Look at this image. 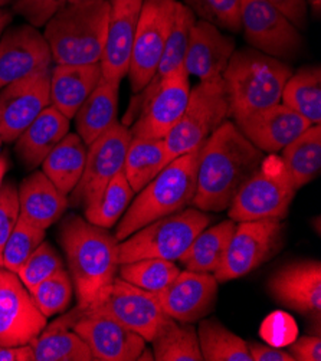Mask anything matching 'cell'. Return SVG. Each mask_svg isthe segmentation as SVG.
<instances>
[{
	"mask_svg": "<svg viewBox=\"0 0 321 361\" xmlns=\"http://www.w3.org/2000/svg\"><path fill=\"white\" fill-rule=\"evenodd\" d=\"M265 159L232 121H225L199 150L193 206L202 212H224L241 186Z\"/></svg>",
	"mask_w": 321,
	"mask_h": 361,
	"instance_id": "obj_1",
	"label": "cell"
},
{
	"mask_svg": "<svg viewBox=\"0 0 321 361\" xmlns=\"http://www.w3.org/2000/svg\"><path fill=\"white\" fill-rule=\"evenodd\" d=\"M58 240L77 293V307L85 308L114 281L120 267V242L109 229L95 226L74 213L61 221Z\"/></svg>",
	"mask_w": 321,
	"mask_h": 361,
	"instance_id": "obj_2",
	"label": "cell"
},
{
	"mask_svg": "<svg viewBox=\"0 0 321 361\" xmlns=\"http://www.w3.org/2000/svg\"><path fill=\"white\" fill-rule=\"evenodd\" d=\"M110 0L66 4L45 25L44 36L55 65H85L101 61L109 27Z\"/></svg>",
	"mask_w": 321,
	"mask_h": 361,
	"instance_id": "obj_3",
	"label": "cell"
},
{
	"mask_svg": "<svg viewBox=\"0 0 321 361\" xmlns=\"http://www.w3.org/2000/svg\"><path fill=\"white\" fill-rule=\"evenodd\" d=\"M293 75L282 61L254 48L235 51L222 80L235 121L281 102L282 91Z\"/></svg>",
	"mask_w": 321,
	"mask_h": 361,
	"instance_id": "obj_4",
	"label": "cell"
},
{
	"mask_svg": "<svg viewBox=\"0 0 321 361\" xmlns=\"http://www.w3.org/2000/svg\"><path fill=\"white\" fill-rule=\"evenodd\" d=\"M200 147L171 160L146 188L138 192L117 225L114 236L119 242L146 225L193 203Z\"/></svg>",
	"mask_w": 321,
	"mask_h": 361,
	"instance_id": "obj_5",
	"label": "cell"
},
{
	"mask_svg": "<svg viewBox=\"0 0 321 361\" xmlns=\"http://www.w3.org/2000/svg\"><path fill=\"white\" fill-rule=\"evenodd\" d=\"M212 218L199 209H183L138 229L119 243L120 264L138 259H179Z\"/></svg>",
	"mask_w": 321,
	"mask_h": 361,
	"instance_id": "obj_6",
	"label": "cell"
},
{
	"mask_svg": "<svg viewBox=\"0 0 321 361\" xmlns=\"http://www.w3.org/2000/svg\"><path fill=\"white\" fill-rule=\"evenodd\" d=\"M296 186L281 157H265L229 204V219L239 222L287 218L296 196Z\"/></svg>",
	"mask_w": 321,
	"mask_h": 361,
	"instance_id": "obj_7",
	"label": "cell"
},
{
	"mask_svg": "<svg viewBox=\"0 0 321 361\" xmlns=\"http://www.w3.org/2000/svg\"><path fill=\"white\" fill-rule=\"evenodd\" d=\"M229 117L224 80L200 82L190 91L185 111L164 138L166 164L198 150Z\"/></svg>",
	"mask_w": 321,
	"mask_h": 361,
	"instance_id": "obj_8",
	"label": "cell"
},
{
	"mask_svg": "<svg viewBox=\"0 0 321 361\" xmlns=\"http://www.w3.org/2000/svg\"><path fill=\"white\" fill-rule=\"evenodd\" d=\"M138 94L135 121L128 128L131 137L164 140L186 108L190 95L188 72L181 66L160 80H152Z\"/></svg>",
	"mask_w": 321,
	"mask_h": 361,
	"instance_id": "obj_9",
	"label": "cell"
},
{
	"mask_svg": "<svg viewBox=\"0 0 321 361\" xmlns=\"http://www.w3.org/2000/svg\"><path fill=\"white\" fill-rule=\"evenodd\" d=\"M78 314L105 315L131 331L152 341L169 315L162 310L153 293L141 290L120 276L104 288L91 305L73 308Z\"/></svg>",
	"mask_w": 321,
	"mask_h": 361,
	"instance_id": "obj_10",
	"label": "cell"
},
{
	"mask_svg": "<svg viewBox=\"0 0 321 361\" xmlns=\"http://www.w3.org/2000/svg\"><path fill=\"white\" fill-rule=\"evenodd\" d=\"M176 0H145L137 25L128 78L134 94L155 78L174 19Z\"/></svg>",
	"mask_w": 321,
	"mask_h": 361,
	"instance_id": "obj_11",
	"label": "cell"
},
{
	"mask_svg": "<svg viewBox=\"0 0 321 361\" xmlns=\"http://www.w3.org/2000/svg\"><path fill=\"white\" fill-rule=\"evenodd\" d=\"M131 138L128 127L116 121L90 144L83 176L74 190L68 195L71 206L87 209L98 200L111 178L123 171Z\"/></svg>",
	"mask_w": 321,
	"mask_h": 361,
	"instance_id": "obj_12",
	"label": "cell"
},
{
	"mask_svg": "<svg viewBox=\"0 0 321 361\" xmlns=\"http://www.w3.org/2000/svg\"><path fill=\"white\" fill-rule=\"evenodd\" d=\"M73 329L88 345L92 360L134 361L146 348V340L120 322L98 314H78L74 310L54 321Z\"/></svg>",
	"mask_w": 321,
	"mask_h": 361,
	"instance_id": "obj_13",
	"label": "cell"
},
{
	"mask_svg": "<svg viewBox=\"0 0 321 361\" xmlns=\"http://www.w3.org/2000/svg\"><path fill=\"white\" fill-rule=\"evenodd\" d=\"M239 18L246 42L265 55L291 58L303 48L298 27L267 0H241Z\"/></svg>",
	"mask_w": 321,
	"mask_h": 361,
	"instance_id": "obj_14",
	"label": "cell"
},
{
	"mask_svg": "<svg viewBox=\"0 0 321 361\" xmlns=\"http://www.w3.org/2000/svg\"><path fill=\"white\" fill-rule=\"evenodd\" d=\"M282 226L275 219L236 224L224 262L213 276L218 282H228L257 269L278 250Z\"/></svg>",
	"mask_w": 321,
	"mask_h": 361,
	"instance_id": "obj_15",
	"label": "cell"
},
{
	"mask_svg": "<svg viewBox=\"0 0 321 361\" xmlns=\"http://www.w3.org/2000/svg\"><path fill=\"white\" fill-rule=\"evenodd\" d=\"M51 69L47 68L0 90V140L15 142L51 105Z\"/></svg>",
	"mask_w": 321,
	"mask_h": 361,
	"instance_id": "obj_16",
	"label": "cell"
},
{
	"mask_svg": "<svg viewBox=\"0 0 321 361\" xmlns=\"http://www.w3.org/2000/svg\"><path fill=\"white\" fill-rule=\"evenodd\" d=\"M45 327L47 317L18 274L0 267V345L29 344Z\"/></svg>",
	"mask_w": 321,
	"mask_h": 361,
	"instance_id": "obj_17",
	"label": "cell"
},
{
	"mask_svg": "<svg viewBox=\"0 0 321 361\" xmlns=\"http://www.w3.org/2000/svg\"><path fill=\"white\" fill-rule=\"evenodd\" d=\"M51 65L49 45L38 27L20 25L4 30L0 36V90Z\"/></svg>",
	"mask_w": 321,
	"mask_h": 361,
	"instance_id": "obj_18",
	"label": "cell"
},
{
	"mask_svg": "<svg viewBox=\"0 0 321 361\" xmlns=\"http://www.w3.org/2000/svg\"><path fill=\"white\" fill-rule=\"evenodd\" d=\"M153 294L170 318L181 322H196L215 305L218 281L212 274L186 269L181 271L163 291Z\"/></svg>",
	"mask_w": 321,
	"mask_h": 361,
	"instance_id": "obj_19",
	"label": "cell"
},
{
	"mask_svg": "<svg viewBox=\"0 0 321 361\" xmlns=\"http://www.w3.org/2000/svg\"><path fill=\"white\" fill-rule=\"evenodd\" d=\"M143 2L145 0H110L109 27L99 61L104 80L121 82L127 77Z\"/></svg>",
	"mask_w": 321,
	"mask_h": 361,
	"instance_id": "obj_20",
	"label": "cell"
},
{
	"mask_svg": "<svg viewBox=\"0 0 321 361\" xmlns=\"http://www.w3.org/2000/svg\"><path fill=\"white\" fill-rule=\"evenodd\" d=\"M241 133L262 153L275 154L313 124L282 102L235 121Z\"/></svg>",
	"mask_w": 321,
	"mask_h": 361,
	"instance_id": "obj_21",
	"label": "cell"
},
{
	"mask_svg": "<svg viewBox=\"0 0 321 361\" xmlns=\"http://www.w3.org/2000/svg\"><path fill=\"white\" fill-rule=\"evenodd\" d=\"M235 41L231 36L207 20L196 19L188 44L183 68L188 75L200 82L221 80L235 52Z\"/></svg>",
	"mask_w": 321,
	"mask_h": 361,
	"instance_id": "obj_22",
	"label": "cell"
},
{
	"mask_svg": "<svg viewBox=\"0 0 321 361\" xmlns=\"http://www.w3.org/2000/svg\"><path fill=\"white\" fill-rule=\"evenodd\" d=\"M268 291L277 302L301 314L321 312V265L318 261H303L287 265L274 274Z\"/></svg>",
	"mask_w": 321,
	"mask_h": 361,
	"instance_id": "obj_23",
	"label": "cell"
},
{
	"mask_svg": "<svg viewBox=\"0 0 321 361\" xmlns=\"http://www.w3.org/2000/svg\"><path fill=\"white\" fill-rule=\"evenodd\" d=\"M18 192L19 218L45 231L62 218L69 206L68 196L59 192L44 171H33L28 176Z\"/></svg>",
	"mask_w": 321,
	"mask_h": 361,
	"instance_id": "obj_24",
	"label": "cell"
},
{
	"mask_svg": "<svg viewBox=\"0 0 321 361\" xmlns=\"http://www.w3.org/2000/svg\"><path fill=\"white\" fill-rule=\"evenodd\" d=\"M102 78L101 65H55L51 69V105L73 120Z\"/></svg>",
	"mask_w": 321,
	"mask_h": 361,
	"instance_id": "obj_25",
	"label": "cell"
},
{
	"mask_svg": "<svg viewBox=\"0 0 321 361\" xmlns=\"http://www.w3.org/2000/svg\"><path fill=\"white\" fill-rule=\"evenodd\" d=\"M68 133L69 118L49 105L16 138L15 153L25 169L35 170Z\"/></svg>",
	"mask_w": 321,
	"mask_h": 361,
	"instance_id": "obj_26",
	"label": "cell"
},
{
	"mask_svg": "<svg viewBox=\"0 0 321 361\" xmlns=\"http://www.w3.org/2000/svg\"><path fill=\"white\" fill-rule=\"evenodd\" d=\"M119 90L120 81L101 78L74 116L77 134L87 146L117 121Z\"/></svg>",
	"mask_w": 321,
	"mask_h": 361,
	"instance_id": "obj_27",
	"label": "cell"
},
{
	"mask_svg": "<svg viewBox=\"0 0 321 361\" xmlns=\"http://www.w3.org/2000/svg\"><path fill=\"white\" fill-rule=\"evenodd\" d=\"M87 150L88 146L77 133H68L41 164L44 174L66 196L80 182Z\"/></svg>",
	"mask_w": 321,
	"mask_h": 361,
	"instance_id": "obj_28",
	"label": "cell"
},
{
	"mask_svg": "<svg viewBox=\"0 0 321 361\" xmlns=\"http://www.w3.org/2000/svg\"><path fill=\"white\" fill-rule=\"evenodd\" d=\"M235 229L236 222L232 219L203 229L179 261L189 271L215 274L224 262Z\"/></svg>",
	"mask_w": 321,
	"mask_h": 361,
	"instance_id": "obj_29",
	"label": "cell"
},
{
	"mask_svg": "<svg viewBox=\"0 0 321 361\" xmlns=\"http://www.w3.org/2000/svg\"><path fill=\"white\" fill-rule=\"evenodd\" d=\"M281 161L287 169L296 189L318 177L321 170V127L313 124L282 150Z\"/></svg>",
	"mask_w": 321,
	"mask_h": 361,
	"instance_id": "obj_30",
	"label": "cell"
},
{
	"mask_svg": "<svg viewBox=\"0 0 321 361\" xmlns=\"http://www.w3.org/2000/svg\"><path fill=\"white\" fill-rule=\"evenodd\" d=\"M166 166L164 140L131 138L123 173L134 193L146 188Z\"/></svg>",
	"mask_w": 321,
	"mask_h": 361,
	"instance_id": "obj_31",
	"label": "cell"
},
{
	"mask_svg": "<svg viewBox=\"0 0 321 361\" xmlns=\"http://www.w3.org/2000/svg\"><path fill=\"white\" fill-rule=\"evenodd\" d=\"M157 361H202L198 331L192 322L167 318L150 341Z\"/></svg>",
	"mask_w": 321,
	"mask_h": 361,
	"instance_id": "obj_32",
	"label": "cell"
},
{
	"mask_svg": "<svg viewBox=\"0 0 321 361\" xmlns=\"http://www.w3.org/2000/svg\"><path fill=\"white\" fill-rule=\"evenodd\" d=\"M35 361H91L92 354L85 341L73 330L49 324L30 341Z\"/></svg>",
	"mask_w": 321,
	"mask_h": 361,
	"instance_id": "obj_33",
	"label": "cell"
},
{
	"mask_svg": "<svg viewBox=\"0 0 321 361\" xmlns=\"http://www.w3.org/2000/svg\"><path fill=\"white\" fill-rule=\"evenodd\" d=\"M281 101L311 124L321 121V71L304 68L291 75L284 87Z\"/></svg>",
	"mask_w": 321,
	"mask_h": 361,
	"instance_id": "obj_34",
	"label": "cell"
},
{
	"mask_svg": "<svg viewBox=\"0 0 321 361\" xmlns=\"http://www.w3.org/2000/svg\"><path fill=\"white\" fill-rule=\"evenodd\" d=\"M198 338L206 361H253L248 344L217 319H203L199 324Z\"/></svg>",
	"mask_w": 321,
	"mask_h": 361,
	"instance_id": "obj_35",
	"label": "cell"
},
{
	"mask_svg": "<svg viewBox=\"0 0 321 361\" xmlns=\"http://www.w3.org/2000/svg\"><path fill=\"white\" fill-rule=\"evenodd\" d=\"M134 195L135 193L124 173H117L111 178V182L107 185L98 200L90 207L84 209L85 219L90 224L104 229L116 226L117 221L121 219V216L130 206Z\"/></svg>",
	"mask_w": 321,
	"mask_h": 361,
	"instance_id": "obj_36",
	"label": "cell"
},
{
	"mask_svg": "<svg viewBox=\"0 0 321 361\" xmlns=\"http://www.w3.org/2000/svg\"><path fill=\"white\" fill-rule=\"evenodd\" d=\"M196 22V15L181 2H176L174 19L167 36L164 51L153 80H160L176 69L183 66L188 44L190 38V30Z\"/></svg>",
	"mask_w": 321,
	"mask_h": 361,
	"instance_id": "obj_37",
	"label": "cell"
},
{
	"mask_svg": "<svg viewBox=\"0 0 321 361\" xmlns=\"http://www.w3.org/2000/svg\"><path fill=\"white\" fill-rule=\"evenodd\" d=\"M181 274L173 261L160 258L138 259L120 264L119 276L126 282L149 293H159L167 288Z\"/></svg>",
	"mask_w": 321,
	"mask_h": 361,
	"instance_id": "obj_38",
	"label": "cell"
},
{
	"mask_svg": "<svg viewBox=\"0 0 321 361\" xmlns=\"http://www.w3.org/2000/svg\"><path fill=\"white\" fill-rule=\"evenodd\" d=\"M29 293L38 310L48 318L66 311L73 300L74 283L69 271L62 268L32 288Z\"/></svg>",
	"mask_w": 321,
	"mask_h": 361,
	"instance_id": "obj_39",
	"label": "cell"
},
{
	"mask_svg": "<svg viewBox=\"0 0 321 361\" xmlns=\"http://www.w3.org/2000/svg\"><path fill=\"white\" fill-rule=\"evenodd\" d=\"M45 229L33 226L19 218L4 247V268L18 274L25 261L32 255V252L45 240Z\"/></svg>",
	"mask_w": 321,
	"mask_h": 361,
	"instance_id": "obj_40",
	"label": "cell"
},
{
	"mask_svg": "<svg viewBox=\"0 0 321 361\" xmlns=\"http://www.w3.org/2000/svg\"><path fill=\"white\" fill-rule=\"evenodd\" d=\"M62 268L63 261L58 254V250L49 242L44 240L20 267V269L18 271V276L30 291L32 288H35Z\"/></svg>",
	"mask_w": 321,
	"mask_h": 361,
	"instance_id": "obj_41",
	"label": "cell"
},
{
	"mask_svg": "<svg viewBox=\"0 0 321 361\" xmlns=\"http://www.w3.org/2000/svg\"><path fill=\"white\" fill-rule=\"evenodd\" d=\"M185 5L200 19L231 32L241 30V0H185Z\"/></svg>",
	"mask_w": 321,
	"mask_h": 361,
	"instance_id": "obj_42",
	"label": "cell"
},
{
	"mask_svg": "<svg viewBox=\"0 0 321 361\" xmlns=\"http://www.w3.org/2000/svg\"><path fill=\"white\" fill-rule=\"evenodd\" d=\"M19 192L12 180H8L0 189V267H4V247L19 221Z\"/></svg>",
	"mask_w": 321,
	"mask_h": 361,
	"instance_id": "obj_43",
	"label": "cell"
},
{
	"mask_svg": "<svg viewBox=\"0 0 321 361\" xmlns=\"http://www.w3.org/2000/svg\"><path fill=\"white\" fill-rule=\"evenodd\" d=\"M66 4L68 0H16L13 11L25 18L29 25L41 27Z\"/></svg>",
	"mask_w": 321,
	"mask_h": 361,
	"instance_id": "obj_44",
	"label": "cell"
},
{
	"mask_svg": "<svg viewBox=\"0 0 321 361\" xmlns=\"http://www.w3.org/2000/svg\"><path fill=\"white\" fill-rule=\"evenodd\" d=\"M267 2L277 8L284 16H287L296 27H305L308 13L307 0H267Z\"/></svg>",
	"mask_w": 321,
	"mask_h": 361,
	"instance_id": "obj_45",
	"label": "cell"
},
{
	"mask_svg": "<svg viewBox=\"0 0 321 361\" xmlns=\"http://www.w3.org/2000/svg\"><path fill=\"white\" fill-rule=\"evenodd\" d=\"M290 354L298 361H321L320 336H304L290 344Z\"/></svg>",
	"mask_w": 321,
	"mask_h": 361,
	"instance_id": "obj_46",
	"label": "cell"
},
{
	"mask_svg": "<svg viewBox=\"0 0 321 361\" xmlns=\"http://www.w3.org/2000/svg\"><path fill=\"white\" fill-rule=\"evenodd\" d=\"M248 350L253 357V361H296L290 353H285L271 345L253 343L248 344Z\"/></svg>",
	"mask_w": 321,
	"mask_h": 361,
	"instance_id": "obj_47",
	"label": "cell"
},
{
	"mask_svg": "<svg viewBox=\"0 0 321 361\" xmlns=\"http://www.w3.org/2000/svg\"><path fill=\"white\" fill-rule=\"evenodd\" d=\"M0 361H35L33 348L29 344L0 345Z\"/></svg>",
	"mask_w": 321,
	"mask_h": 361,
	"instance_id": "obj_48",
	"label": "cell"
},
{
	"mask_svg": "<svg viewBox=\"0 0 321 361\" xmlns=\"http://www.w3.org/2000/svg\"><path fill=\"white\" fill-rule=\"evenodd\" d=\"M9 170V156L6 153H0V189L4 185V178Z\"/></svg>",
	"mask_w": 321,
	"mask_h": 361,
	"instance_id": "obj_49",
	"label": "cell"
},
{
	"mask_svg": "<svg viewBox=\"0 0 321 361\" xmlns=\"http://www.w3.org/2000/svg\"><path fill=\"white\" fill-rule=\"evenodd\" d=\"M307 6L315 16H318L321 12V0H307Z\"/></svg>",
	"mask_w": 321,
	"mask_h": 361,
	"instance_id": "obj_50",
	"label": "cell"
},
{
	"mask_svg": "<svg viewBox=\"0 0 321 361\" xmlns=\"http://www.w3.org/2000/svg\"><path fill=\"white\" fill-rule=\"evenodd\" d=\"M11 19L12 16L9 13H4L2 16H0V36H2L4 30L8 27V25L11 23Z\"/></svg>",
	"mask_w": 321,
	"mask_h": 361,
	"instance_id": "obj_51",
	"label": "cell"
},
{
	"mask_svg": "<svg viewBox=\"0 0 321 361\" xmlns=\"http://www.w3.org/2000/svg\"><path fill=\"white\" fill-rule=\"evenodd\" d=\"M12 2H16V0H0V8H5L8 5H11Z\"/></svg>",
	"mask_w": 321,
	"mask_h": 361,
	"instance_id": "obj_52",
	"label": "cell"
},
{
	"mask_svg": "<svg viewBox=\"0 0 321 361\" xmlns=\"http://www.w3.org/2000/svg\"><path fill=\"white\" fill-rule=\"evenodd\" d=\"M69 4H73V2H81V0H68Z\"/></svg>",
	"mask_w": 321,
	"mask_h": 361,
	"instance_id": "obj_53",
	"label": "cell"
},
{
	"mask_svg": "<svg viewBox=\"0 0 321 361\" xmlns=\"http://www.w3.org/2000/svg\"><path fill=\"white\" fill-rule=\"evenodd\" d=\"M0 146H2V140H0Z\"/></svg>",
	"mask_w": 321,
	"mask_h": 361,
	"instance_id": "obj_54",
	"label": "cell"
},
{
	"mask_svg": "<svg viewBox=\"0 0 321 361\" xmlns=\"http://www.w3.org/2000/svg\"><path fill=\"white\" fill-rule=\"evenodd\" d=\"M4 15V12H0V16H2Z\"/></svg>",
	"mask_w": 321,
	"mask_h": 361,
	"instance_id": "obj_55",
	"label": "cell"
}]
</instances>
